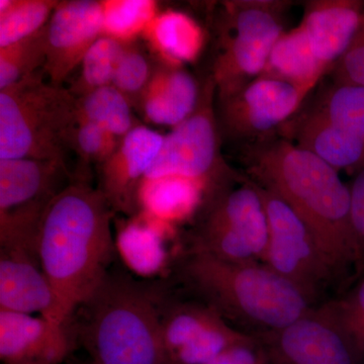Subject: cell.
I'll list each match as a JSON object with an SVG mask.
<instances>
[{
  "instance_id": "cell-7",
  "label": "cell",
  "mask_w": 364,
  "mask_h": 364,
  "mask_svg": "<svg viewBox=\"0 0 364 364\" xmlns=\"http://www.w3.org/2000/svg\"><path fill=\"white\" fill-rule=\"evenodd\" d=\"M200 221L193 230L186 251L208 254L234 262L262 263L267 249V212L257 184L242 177L203 203Z\"/></svg>"
},
{
  "instance_id": "cell-10",
  "label": "cell",
  "mask_w": 364,
  "mask_h": 364,
  "mask_svg": "<svg viewBox=\"0 0 364 364\" xmlns=\"http://www.w3.org/2000/svg\"><path fill=\"white\" fill-rule=\"evenodd\" d=\"M257 186L268 224L263 264L296 287L313 306L321 305L322 294L336 280L317 242L293 208L272 191Z\"/></svg>"
},
{
  "instance_id": "cell-14",
  "label": "cell",
  "mask_w": 364,
  "mask_h": 364,
  "mask_svg": "<svg viewBox=\"0 0 364 364\" xmlns=\"http://www.w3.org/2000/svg\"><path fill=\"white\" fill-rule=\"evenodd\" d=\"M104 35L102 1L59 2L46 26V62L43 67L53 85H61L80 65L85 53Z\"/></svg>"
},
{
  "instance_id": "cell-30",
  "label": "cell",
  "mask_w": 364,
  "mask_h": 364,
  "mask_svg": "<svg viewBox=\"0 0 364 364\" xmlns=\"http://www.w3.org/2000/svg\"><path fill=\"white\" fill-rule=\"evenodd\" d=\"M355 280L343 296L330 299V303L364 360V269L356 275Z\"/></svg>"
},
{
  "instance_id": "cell-19",
  "label": "cell",
  "mask_w": 364,
  "mask_h": 364,
  "mask_svg": "<svg viewBox=\"0 0 364 364\" xmlns=\"http://www.w3.org/2000/svg\"><path fill=\"white\" fill-rule=\"evenodd\" d=\"M280 131L282 136L313 153L337 171L355 176L364 170V141L333 124L313 107L291 117Z\"/></svg>"
},
{
  "instance_id": "cell-20",
  "label": "cell",
  "mask_w": 364,
  "mask_h": 364,
  "mask_svg": "<svg viewBox=\"0 0 364 364\" xmlns=\"http://www.w3.org/2000/svg\"><path fill=\"white\" fill-rule=\"evenodd\" d=\"M200 98L193 76L169 65L153 74L141 102L148 121L174 128L195 112Z\"/></svg>"
},
{
  "instance_id": "cell-34",
  "label": "cell",
  "mask_w": 364,
  "mask_h": 364,
  "mask_svg": "<svg viewBox=\"0 0 364 364\" xmlns=\"http://www.w3.org/2000/svg\"><path fill=\"white\" fill-rule=\"evenodd\" d=\"M208 364H268V358L260 337L248 333Z\"/></svg>"
},
{
  "instance_id": "cell-22",
  "label": "cell",
  "mask_w": 364,
  "mask_h": 364,
  "mask_svg": "<svg viewBox=\"0 0 364 364\" xmlns=\"http://www.w3.org/2000/svg\"><path fill=\"white\" fill-rule=\"evenodd\" d=\"M144 33L170 66L196 61L205 45V33L198 21L181 11L158 14Z\"/></svg>"
},
{
  "instance_id": "cell-33",
  "label": "cell",
  "mask_w": 364,
  "mask_h": 364,
  "mask_svg": "<svg viewBox=\"0 0 364 364\" xmlns=\"http://www.w3.org/2000/svg\"><path fill=\"white\" fill-rule=\"evenodd\" d=\"M330 73L334 85L364 87V13L348 49Z\"/></svg>"
},
{
  "instance_id": "cell-3",
  "label": "cell",
  "mask_w": 364,
  "mask_h": 364,
  "mask_svg": "<svg viewBox=\"0 0 364 364\" xmlns=\"http://www.w3.org/2000/svg\"><path fill=\"white\" fill-rule=\"evenodd\" d=\"M169 289L112 267L72 316L69 328L93 364H168L161 306Z\"/></svg>"
},
{
  "instance_id": "cell-1",
  "label": "cell",
  "mask_w": 364,
  "mask_h": 364,
  "mask_svg": "<svg viewBox=\"0 0 364 364\" xmlns=\"http://www.w3.org/2000/svg\"><path fill=\"white\" fill-rule=\"evenodd\" d=\"M245 162L249 178L279 196L305 223L336 282L355 270L350 188L339 171L284 136L251 144Z\"/></svg>"
},
{
  "instance_id": "cell-17",
  "label": "cell",
  "mask_w": 364,
  "mask_h": 364,
  "mask_svg": "<svg viewBox=\"0 0 364 364\" xmlns=\"http://www.w3.org/2000/svg\"><path fill=\"white\" fill-rule=\"evenodd\" d=\"M363 13V0L306 2L299 26L314 56L328 72L348 49Z\"/></svg>"
},
{
  "instance_id": "cell-11",
  "label": "cell",
  "mask_w": 364,
  "mask_h": 364,
  "mask_svg": "<svg viewBox=\"0 0 364 364\" xmlns=\"http://www.w3.org/2000/svg\"><path fill=\"white\" fill-rule=\"evenodd\" d=\"M247 334L198 299L176 298L169 291L163 299L161 335L168 364H208Z\"/></svg>"
},
{
  "instance_id": "cell-25",
  "label": "cell",
  "mask_w": 364,
  "mask_h": 364,
  "mask_svg": "<svg viewBox=\"0 0 364 364\" xmlns=\"http://www.w3.org/2000/svg\"><path fill=\"white\" fill-rule=\"evenodd\" d=\"M58 4L52 0H1L0 49L40 32L49 23Z\"/></svg>"
},
{
  "instance_id": "cell-15",
  "label": "cell",
  "mask_w": 364,
  "mask_h": 364,
  "mask_svg": "<svg viewBox=\"0 0 364 364\" xmlns=\"http://www.w3.org/2000/svg\"><path fill=\"white\" fill-rule=\"evenodd\" d=\"M164 136L144 126H135L111 157L102 164L100 189L112 210L135 214L141 183L159 154Z\"/></svg>"
},
{
  "instance_id": "cell-6",
  "label": "cell",
  "mask_w": 364,
  "mask_h": 364,
  "mask_svg": "<svg viewBox=\"0 0 364 364\" xmlns=\"http://www.w3.org/2000/svg\"><path fill=\"white\" fill-rule=\"evenodd\" d=\"M287 1L243 0L225 4L221 45L213 80L219 100L237 92L264 73L284 28Z\"/></svg>"
},
{
  "instance_id": "cell-35",
  "label": "cell",
  "mask_w": 364,
  "mask_h": 364,
  "mask_svg": "<svg viewBox=\"0 0 364 364\" xmlns=\"http://www.w3.org/2000/svg\"><path fill=\"white\" fill-rule=\"evenodd\" d=\"M351 225L356 248L355 277L364 269V170L349 184Z\"/></svg>"
},
{
  "instance_id": "cell-31",
  "label": "cell",
  "mask_w": 364,
  "mask_h": 364,
  "mask_svg": "<svg viewBox=\"0 0 364 364\" xmlns=\"http://www.w3.org/2000/svg\"><path fill=\"white\" fill-rule=\"evenodd\" d=\"M151 78L149 62L142 53L131 46H127L121 61L114 73L112 85L121 91L130 100L144 93Z\"/></svg>"
},
{
  "instance_id": "cell-24",
  "label": "cell",
  "mask_w": 364,
  "mask_h": 364,
  "mask_svg": "<svg viewBox=\"0 0 364 364\" xmlns=\"http://www.w3.org/2000/svg\"><path fill=\"white\" fill-rule=\"evenodd\" d=\"M77 121L92 122L119 139L135 127L130 100L114 85L102 86L78 97Z\"/></svg>"
},
{
  "instance_id": "cell-2",
  "label": "cell",
  "mask_w": 364,
  "mask_h": 364,
  "mask_svg": "<svg viewBox=\"0 0 364 364\" xmlns=\"http://www.w3.org/2000/svg\"><path fill=\"white\" fill-rule=\"evenodd\" d=\"M112 214L104 193L77 179H72L46 210L38 258L56 294L62 324L70 323L112 268Z\"/></svg>"
},
{
  "instance_id": "cell-23",
  "label": "cell",
  "mask_w": 364,
  "mask_h": 364,
  "mask_svg": "<svg viewBox=\"0 0 364 364\" xmlns=\"http://www.w3.org/2000/svg\"><path fill=\"white\" fill-rule=\"evenodd\" d=\"M327 73L298 26L280 36L263 74L287 81L309 95Z\"/></svg>"
},
{
  "instance_id": "cell-8",
  "label": "cell",
  "mask_w": 364,
  "mask_h": 364,
  "mask_svg": "<svg viewBox=\"0 0 364 364\" xmlns=\"http://www.w3.org/2000/svg\"><path fill=\"white\" fill-rule=\"evenodd\" d=\"M71 181L66 162L0 160V249L39 261L38 240L46 210Z\"/></svg>"
},
{
  "instance_id": "cell-13",
  "label": "cell",
  "mask_w": 364,
  "mask_h": 364,
  "mask_svg": "<svg viewBox=\"0 0 364 364\" xmlns=\"http://www.w3.org/2000/svg\"><path fill=\"white\" fill-rule=\"evenodd\" d=\"M306 95L287 81L262 74L220 100V126L230 138L256 142L296 116Z\"/></svg>"
},
{
  "instance_id": "cell-4",
  "label": "cell",
  "mask_w": 364,
  "mask_h": 364,
  "mask_svg": "<svg viewBox=\"0 0 364 364\" xmlns=\"http://www.w3.org/2000/svg\"><path fill=\"white\" fill-rule=\"evenodd\" d=\"M176 275L189 296L210 306L236 329L250 334L279 331L316 306L260 262H234L184 250Z\"/></svg>"
},
{
  "instance_id": "cell-32",
  "label": "cell",
  "mask_w": 364,
  "mask_h": 364,
  "mask_svg": "<svg viewBox=\"0 0 364 364\" xmlns=\"http://www.w3.org/2000/svg\"><path fill=\"white\" fill-rule=\"evenodd\" d=\"M119 138L102 127L88 121H77L73 134V148L85 160L102 164L119 146Z\"/></svg>"
},
{
  "instance_id": "cell-36",
  "label": "cell",
  "mask_w": 364,
  "mask_h": 364,
  "mask_svg": "<svg viewBox=\"0 0 364 364\" xmlns=\"http://www.w3.org/2000/svg\"><path fill=\"white\" fill-rule=\"evenodd\" d=\"M63 364H93L92 361L90 360V358L87 359H81L74 358L73 355L71 356L66 363Z\"/></svg>"
},
{
  "instance_id": "cell-16",
  "label": "cell",
  "mask_w": 364,
  "mask_h": 364,
  "mask_svg": "<svg viewBox=\"0 0 364 364\" xmlns=\"http://www.w3.org/2000/svg\"><path fill=\"white\" fill-rule=\"evenodd\" d=\"M77 346L69 325L42 316L0 311V358L4 364H63Z\"/></svg>"
},
{
  "instance_id": "cell-9",
  "label": "cell",
  "mask_w": 364,
  "mask_h": 364,
  "mask_svg": "<svg viewBox=\"0 0 364 364\" xmlns=\"http://www.w3.org/2000/svg\"><path fill=\"white\" fill-rule=\"evenodd\" d=\"M215 85L208 80L195 112L164 136L161 149L145 179L179 176L202 182L208 198L236 181L220 157L219 128L213 100Z\"/></svg>"
},
{
  "instance_id": "cell-21",
  "label": "cell",
  "mask_w": 364,
  "mask_h": 364,
  "mask_svg": "<svg viewBox=\"0 0 364 364\" xmlns=\"http://www.w3.org/2000/svg\"><path fill=\"white\" fill-rule=\"evenodd\" d=\"M208 189L202 182L179 176L144 179L139 188V208L163 224L188 219L203 207Z\"/></svg>"
},
{
  "instance_id": "cell-27",
  "label": "cell",
  "mask_w": 364,
  "mask_h": 364,
  "mask_svg": "<svg viewBox=\"0 0 364 364\" xmlns=\"http://www.w3.org/2000/svg\"><path fill=\"white\" fill-rule=\"evenodd\" d=\"M102 4L104 35L126 44L145 32L158 16L157 4L153 0H107Z\"/></svg>"
},
{
  "instance_id": "cell-5",
  "label": "cell",
  "mask_w": 364,
  "mask_h": 364,
  "mask_svg": "<svg viewBox=\"0 0 364 364\" xmlns=\"http://www.w3.org/2000/svg\"><path fill=\"white\" fill-rule=\"evenodd\" d=\"M76 124L77 97L36 72L0 90V160L66 162Z\"/></svg>"
},
{
  "instance_id": "cell-18",
  "label": "cell",
  "mask_w": 364,
  "mask_h": 364,
  "mask_svg": "<svg viewBox=\"0 0 364 364\" xmlns=\"http://www.w3.org/2000/svg\"><path fill=\"white\" fill-rule=\"evenodd\" d=\"M0 311L40 316L62 324L58 301L40 263L18 251L0 249Z\"/></svg>"
},
{
  "instance_id": "cell-12",
  "label": "cell",
  "mask_w": 364,
  "mask_h": 364,
  "mask_svg": "<svg viewBox=\"0 0 364 364\" xmlns=\"http://www.w3.org/2000/svg\"><path fill=\"white\" fill-rule=\"evenodd\" d=\"M268 364H363L330 299L314 306L293 324L258 335Z\"/></svg>"
},
{
  "instance_id": "cell-28",
  "label": "cell",
  "mask_w": 364,
  "mask_h": 364,
  "mask_svg": "<svg viewBox=\"0 0 364 364\" xmlns=\"http://www.w3.org/2000/svg\"><path fill=\"white\" fill-rule=\"evenodd\" d=\"M45 62L46 26L35 35L0 49V90L33 75Z\"/></svg>"
},
{
  "instance_id": "cell-29",
  "label": "cell",
  "mask_w": 364,
  "mask_h": 364,
  "mask_svg": "<svg viewBox=\"0 0 364 364\" xmlns=\"http://www.w3.org/2000/svg\"><path fill=\"white\" fill-rule=\"evenodd\" d=\"M127 46L126 43L105 35L93 43L80 64V97L102 86L112 85Z\"/></svg>"
},
{
  "instance_id": "cell-26",
  "label": "cell",
  "mask_w": 364,
  "mask_h": 364,
  "mask_svg": "<svg viewBox=\"0 0 364 364\" xmlns=\"http://www.w3.org/2000/svg\"><path fill=\"white\" fill-rule=\"evenodd\" d=\"M312 107L333 124L364 141L363 86L332 83Z\"/></svg>"
}]
</instances>
